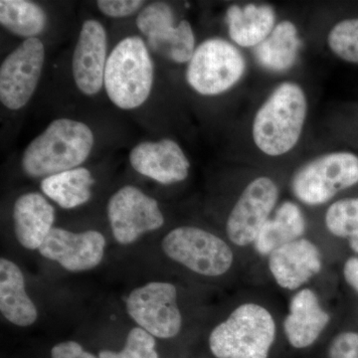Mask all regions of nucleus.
Instances as JSON below:
<instances>
[{"label": "nucleus", "instance_id": "1", "mask_svg": "<svg viewBox=\"0 0 358 358\" xmlns=\"http://www.w3.org/2000/svg\"><path fill=\"white\" fill-rule=\"evenodd\" d=\"M94 134L82 122L55 120L26 148L21 166L27 176L42 178L71 171L88 159Z\"/></svg>", "mask_w": 358, "mask_h": 358}, {"label": "nucleus", "instance_id": "2", "mask_svg": "<svg viewBox=\"0 0 358 358\" xmlns=\"http://www.w3.org/2000/svg\"><path fill=\"white\" fill-rule=\"evenodd\" d=\"M307 98L298 84L285 82L261 106L253 122V138L264 154L279 157L300 140L307 117Z\"/></svg>", "mask_w": 358, "mask_h": 358}, {"label": "nucleus", "instance_id": "3", "mask_svg": "<svg viewBox=\"0 0 358 358\" xmlns=\"http://www.w3.org/2000/svg\"><path fill=\"white\" fill-rule=\"evenodd\" d=\"M277 327L267 308L244 303L214 327L209 348L216 358H268Z\"/></svg>", "mask_w": 358, "mask_h": 358}, {"label": "nucleus", "instance_id": "4", "mask_svg": "<svg viewBox=\"0 0 358 358\" xmlns=\"http://www.w3.org/2000/svg\"><path fill=\"white\" fill-rule=\"evenodd\" d=\"M154 73V62L145 41L138 36L126 37L108 57L103 86L117 108L136 109L150 95Z\"/></svg>", "mask_w": 358, "mask_h": 358}, {"label": "nucleus", "instance_id": "5", "mask_svg": "<svg viewBox=\"0 0 358 358\" xmlns=\"http://www.w3.org/2000/svg\"><path fill=\"white\" fill-rule=\"evenodd\" d=\"M245 70L246 61L234 45L211 38L195 49L186 69V80L200 95L216 96L235 86Z\"/></svg>", "mask_w": 358, "mask_h": 358}, {"label": "nucleus", "instance_id": "6", "mask_svg": "<svg viewBox=\"0 0 358 358\" xmlns=\"http://www.w3.org/2000/svg\"><path fill=\"white\" fill-rule=\"evenodd\" d=\"M357 183V155L333 152L301 166L292 179V190L303 203L319 206Z\"/></svg>", "mask_w": 358, "mask_h": 358}, {"label": "nucleus", "instance_id": "7", "mask_svg": "<svg viewBox=\"0 0 358 358\" xmlns=\"http://www.w3.org/2000/svg\"><path fill=\"white\" fill-rule=\"evenodd\" d=\"M162 249L174 262L206 277L225 274L234 261L232 249L223 239L192 226L171 230L162 240Z\"/></svg>", "mask_w": 358, "mask_h": 358}, {"label": "nucleus", "instance_id": "8", "mask_svg": "<svg viewBox=\"0 0 358 358\" xmlns=\"http://www.w3.org/2000/svg\"><path fill=\"white\" fill-rule=\"evenodd\" d=\"M126 303L129 317L155 338H173L180 331L182 317L171 282H152L134 289Z\"/></svg>", "mask_w": 358, "mask_h": 358}, {"label": "nucleus", "instance_id": "9", "mask_svg": "<svg viewBox=\"0 0 358 358\" xmlns=\"http://www.w3.org/2000/svg\"><path fill=\"white\" fill-rule=\"evenodd\" d=\"M136 26L147 36L148 45L155 53L179 64L189 62L195 51L194 33L187 20L176 25L169 4H148L138 13Z\"/></svg>", "mask_w": 358, "mask_h": 358}, {"label": "nucleus", "instance_id": "10", "mask_svg": "<svg viewBox=\"0 0 358 358\" xmlns=\"http://www.w3.org/2000/svg\"><path fill=\"white\" fill-rule=\"evenodd\" d=\"M45 62L41 40L25 39L0 67V101L9 110H20L29 102L38 85Z\"/></svg>", "mask_w": 358, "mask_h": 358}, {"label": "nucleus", "instance_id": "11", "mask_svg": "<svg viewBox=\"0 0 358 358\" xmlns=\"http://www.w3.org/2000/svg\"><path fill=\"white\" fill-rule=\"evenodd\" d=\"M108 217L115 241L122 245L133 244L164 224L157 200L133 185L124 186L110 197Z\"/></svg>", "mask_w": 358, "mask_h": 358}, {"label": "nucleus", "instance_id": "12", "mask_svg": "<svg viewBox=\"0 0 358 358\" xmlns=\"http://www.w3.org/2000/svg\"><path fill=\"white\" fill-rule=\"evenodd\" d=\"M279 199V189L272 179L262 176L246 186L233 207L226 233L233 244H254L263 226L270 219Z\"/></svg>", "mask_w": 358, "mask_h": 358}, {"label": "nucleus", "instance_id": "13", "mask_svg": "<svg viewBox=\"0 0 358 358\" xmlns=\"http://www.w3.org/2000/svg\"><path fill=\"white\" fill-rule=\"evenodd\" d=\"M106 239L95 230L73 233L53 228L40 246L44 258L55 261L70 272L92 270L102 262Z\"/></svg>", "mask_w": 358, "mask_h": 358}, {"label": "nucleus", "instance_id": "14", "mask_svg": "<svg viewBox=\"0 0 358 358\" xmlns=\"http://www.w3.org/2000/svg\"><path fill=\"white\" fill-rule=\"evenodd\" d=\"M107 60L105 28L99 21H85L72 61L75 83L85 95H96L103 88Z\"/></svg>", "mask_w": 358, "mask_h": 358}, {"label": "nucleus", "instance_id": "15", "mask_svg": "<svg viewBox=\"0 0 358 358\" xmlns=\"http://www.w3.org/2000/svg\"><path fill=\"white\" fill-rule=\"evenodd\" d=\"M129 162L136 173L162 185L180 182L189 173V160L182 148L169 138L138 143L129 154Z\"/></svg>", "mask_w": 358, "mask_h": 358}, {"label": "nucleus", "instance_id": "16", "mask_svg": "<svg viewBox=\"0 0 358 358\" xmlns=\"http://www.w3.org/2000/svg\"><path fill=\"white\" fill-rule=\"evenodd\" d=\"M268 268L281 288L294 291L322 271V253L313 242L301 238L275 250L268 256Z\"/></svg>", "mask_w": 358, "mask_h": 358}, {"label": "nucleus", "instance_id": "17", "mask_svg": "<svg viewBox=\"0 0 358 358\" xmlns=\"http://www.w3.org/2000/svg\"><path fill=\"white\" fill-rule=\"evenodd\" d=\"M329 322L331 315L322 308L317 294L313 289H303L289 301L284 331L289 345L303 350L317 341Z\"/></svg>", "mask_w": 358, "mask_h": 358}, {"label": "nucleus", "instance_id": "18", "mask_svg": "<svg viewBox=\"0 0 358 358\" xmlns=\"http://www.w3.org/2000/svg\"><path fill=\"white\" fill-rule=\"evenodd\" d=\"M55 210L43 195L26 193L16 200L13 207L14 232L21 246L39 249L53 229Z\"/></svg>", "mask_w": 358, "mask_h": 358}, {"label": "nucleus", "instance_id": "19", "mask_svg": "<svg viewBox=\"0 0 358 358\" xmlns=\"http://www.w3.org/2000/svg\"><path fill=\"white\" fill-rule=\"evenodd\" d=\"M0 310L9 322L32 326L38 317L37 308L25 289L24 275L15 263L0 260Z\"/></svg>", "mask_w": 358, "mask_h": 358}, {"label": "nucleus", "instance_id": "20", "mask_svg": "<svg viewBox=\"0 0 358 358\" xmlns=\"http://www.w3.org/2000/svg\"><path fill=\"white\" fill-rule=\"evenodd\" d=\"M226 22L233 42L242 47H256L274 29L275 10L268 4L231 6L226 11Z\"/></svg>", "mask_w": 358, "mask_h": 358}, {"label": "nucleus", "instance_id": "21", "mask_svg": "<svg viewBox=\"0 0 358 358\" xmlns=\"http://www.w3.org/2000/svg\"><path fill=\"white\" fill-rule=\"evenodd\" d=\"M306 229L307 222L300 206L285 201L263 226L253 245L257 253L268 257L280 247L301 239Z\"/></svg>", "mask_w": 358, "mask_h": 358}, {"label": "nucleus", "instance_id": "22", "mask_svg": "<svg viewBox=\"0 0 358 358\" xmlns=\"http://www.w3.org/2000/svg\"><path fill=\"white\" fill-rule=\"evenodd\" d=\"M301 41L293 22L282 21L262 43L255 47L257 62L272 72H284L293 67L298 58Z\"/></svg>", "mask_w": 358, "mask_h": 358}, {"label": "nucleus", "instance_id": "23", "mask_svg": "<svg viewBox=\"0 0 358 358\" xmlns=\"http://www.w3.org/2000/svg\"><path fill=\"white\" fill-rule=\"evenodd\" d=\"M95 179L89 169L77 167L47 176L41 181L45 195L64 209L76 208L89 201Z\"/></svg>", "mask_w": 358, "mask_h": 358}, {"label": "nucleus", "instance_id": "24", "mask_svg": "<svg viewBox=\"0 0 358 358\" xmlns=\"http://www.w3.org/2000/svg\"><path fill=\"white\" fill-rule=\"evenodd\" d=\"M0 23L6 29L26 39L36 38L46 27L44 9L28 0H1Z\"/></svg>", "mask_w": 358, "mask_h": 358}, {"label": "nucleus", "instance_id": "25", "mask_svg": "<svg viewBox=\"0 0 358 358\" xmlns=\"http://www.w3.org/2000/svg\"><path fill=\"white\" fill-rule=\"evenodd\" d=\"M324 221L331 234L348 240L350 248L358 254V197L334 202L327 209Z\"/></svg>", "mask_w": 358, "mask_h": 358}, {"label": "nucleus", "instance_id": "26", "mask_svg": "<svg viewBox=\"0 0 358 358\" xmlns=\"http://www.w3.org/2000/svg\"><path fill=\"white\" fill-rule=\"evenodd\" d=\"M327 43L338 57L358 64V18L334 25L329 33Z\"/></svg>", "mask_w": 358, "mask_h": 358}, {"label": "nucleus", "instance_id": "27", "mask_svg": "<svg viewBox=\"0 0 358 358\" xmlns=\"http://www.w3.org/2000/svg\"><path fill=\"white\" fill-rule=\"evenodd\" d=\"M99 358H159L155 336L141 327H134L127 336L121 352L102 350Z\"/></svg>", "mask_w": 358, "mask_h": 358}, {"label": "nucleus", "instance_id": "28", "mask_svg": "<svg viewBox=\"0 0 358 358\" xmlns=\"http://www.w3.org/2000/svg\"><path fill=\"white\" fill-rule=\"evenodd\" d=\"M329 358H358V333L345 331L338 334L329 345Z\"/></svg>", "mask_w": 358, "mask_h": 358}, {"label": "nucleus", "instance_id": "29", "mask_svg": "<svg viewBox=\"0 0 358 358\" xmlns=\"http://www.w3.org/2000/svg\"><path fill=\"white\" fill-rule=\"evenodd\" d=\"M145 1L140 0H99L96 6L103 15L122 18L140 10Z\"/></svg>", "mask_w": 358, "mask_h": 358}, {"label": "nucleus", "instance_id": "30", "mask_svg": "<svg viewBox=\"0 0 358 358\" xmlns=\"http://www.w3.org/2000/svg\"><path fill=\"white\" fill-rule=\"evenodd\" d=\"M51 358H99L76 343L69 341L54 345L51 350Z\"/></svg>", "mask_w": 358, "mask_h": 358}, {"label": "nucleus", "instance_id": "31", "mask_svg": "<svg viewBox=\"0 0 358 358\" xmlns=\"http://www.w3.org/2000/svg\"><path fill=\"white\" fill-rule=\"evenodd\" d=\"M345 282L358 294V257H350L343 266Z\"/></svg>", "mask_w": 358, "mask_h": 358}]
</instances>
